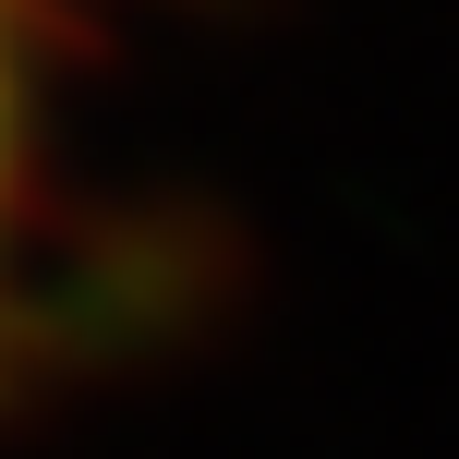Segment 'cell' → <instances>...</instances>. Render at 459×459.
Listing matches in <instances>:
<instances>
[{"label":"cell","instance_id":"cell-1","mask_svg":"<svg viewBox=\"0 0 459 459\" xmlns=\"http://www.w3.org/2000/svg\"><path fill=\"white\" fill-rule=\"evenodd\" d=\"M13 169H24V73H13V13H0V242H13Z\"/></svg>","mask_w":459,"mask_h":459}]
</instances>
